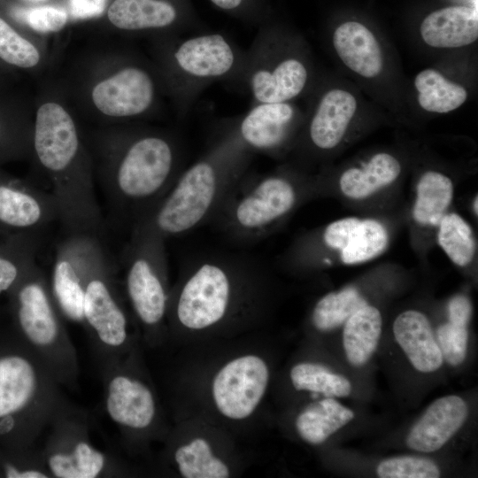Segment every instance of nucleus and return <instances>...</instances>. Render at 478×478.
I'll use <instances>...</instances> for the list:
<instances>
[{"label": "nucleus", "mask_w": 478, "mask_h": 478, "mask_svg": "<svg viewBox=\"0 0 478 478\" xmlns=\"http://www.w3.org/2000/svg\"><path fill=\"white\" fill-rule=\"evenodd\" d=\"M343 333V348L348 361L355 366L366 364L378 345L382 332L379 310L365 305L345 322Z\"/></svg>", "instance_id": "27"}, {"label": "nucleus", "mask_w": 478, "mask_h": 478, "mask_svg": "<svg viewBox=\"0 0 478 478\" xmlns=\"http://www.w3.org/2000/svg\"><path fill=\"white\" fill-rule=\"evenodd\" d=\"M357 102L350 92L333 89L320 99L310 120L308 134L312 143L319 149L335 147L354 116Z\"/></svg>", "instance_id": "21"}, {"label": "nucleus", "mask_w": 478, "mask_h": 478, "mask_svg": "<svg viewBox=\"0 0 478 478\" xmlns=\"http://www.w3.org/2000/svg\"><path fill=\"white\" fill-rule=\"evenodd\" d=\"M0 478H51L42 451L35 445L0 446Z\"/></svg>", "instance_id": "35"}, {"label": "nucleus", "mask_w": 478, "mask_h": 478, "mask_svg": "<svg viewBox=\"0 0 478 478\" xmlns=\"http://www.w3.org/2000/svg\"><path fill=\"white\" fill-rule=\"evenodd\" d=\"M112 161L102 189L112 208L132 226L158 203L181 172L177 145L159 134L130 137Z\"/></svg>", "instance_id": "3"}, {"label": "nucleus", "mask_w": 478, "mask_h": 478, "mask_svg": "<svg viewBox=\"0 0 478 478\" xmlns=\"http://www.w3.org/2000/svg\"><path fill=\"white\" fill-rule=\"evenodd\" d=\"M0 58L22 68L36 66L40 60L37 49L0 18Z\"/></svg>", "instance_id": "36"}, {"label": "nucleus", "mask_w": 478, "mask_h": 478, "mask_svg": "<svg viewBox=\"0 0 478 478\" xmlns=\"http://www.w3.org/2000/svg\"><path fill=\"white\" fill-rule=\"evenodd\" d=\"M381 478H437L440 470L436 464L426 458L400 456L382 460L377 467Z\"/></svg>", "instance_id": "37"}, {"label": "nucleus", "mask_w": 478, "mask_h": 478, "mask_svg": "<svg viewBox=\"0 0 478 478\" xmlns=\"http://www.w3.org/2000/svg\"><path fill=\"white\" fill-rule=\"evenodd\" d=\"M216 9L241 22L257 27L271 19L266 0H208Z\"/></svg>", "instance_id": "38"}, {"label": "nucleus", "mask_w": 478, "mask_h": 478, "mask_svg": "<svg viewBox=\"0 0 478 478\" xmlns=\"http://www.w3.org/2000/svg\"><path fill=\"white\" fill-rule=\"evenodd\" d=\"M296 120V109L289 102L256 103L232 128L252 154H274L288 141Z\"/></svg>", "instance_id": "18"}, {"label": "nucleus", "mask_w": 478, "mask_h": 478, "mask_svg": "<svg viewBox=\"0 0 478 478\" xmlns=\"http://www.w3.org/2000/svg\"><path fill=\"white\" fill-rule=\"evenodd\" d=\"M6 295L12 331L62 387L75 389L80 374L77 351L43 271L35 263Z\"/></svg>", "instance_id": "4"}, {"label": "nucleus", "mask_w": 478, "mask_h": 478, "mask_svg": "<svg viewBox=\"0 0 478 478\" xmlns=\"http://www.w3.org/2000/svg\"><path fill=\"white\" fill-rule=\"evenodd\" d=\"M335 248L341 251L345 264H358L381 254L389 241L388 233L380 222L351 217L339 220L334 230Z\"/></svg>", "instance_id": "24"}, {"label": "nucleus", "mask_w": 478, "mask_h": 478, "mask_svg": "<svg viewBox=\"0 0 478 478\" xmlns=\"http://www.w3.org/2000/svg\"><path fill=\"white\" fill-rule=\"evenodd\" d=\"M467 415V405L460 397H440L428 406L411 428L406 443L418 451H436L462 427Z\"/></svg>", "instance_id": "19"}, {"label": "nucleus", "mask_w": 478, "mask_h": 478, "mask_svg": "<svg viewBox=\"0 0 478 478\" xmlns=\"http://www.w3.org/2000/svg\"><path fill=\"white\" fill-rule=\"evenodd\" d=\"M477 200H478V197H476L475 199H474V210L475 214L478 213V212H477V204H478Z\"/></svg>", "instance_id": "44"}, {"label": "nucleus", "mask_w": 478, "mask_h": 478, "mask_svg": "<svg viewBox=\"0 0 478 478\" xmlns=\"http://www.w3.org/2000/svg\"><path fill=\"white\" fill-rule=\"evenodd\" d=\"M156 85L144 68L123 67L97 83L92 91L96 107L104 115L118 118L140 116L150 110L155 100Z\"/></svg>", "instance_id": "17"}, {"label": "nucleus", "mask_w": 478, "mask_h": 478, "mask_svg": "<svg viewBox=\"0 0 478 478\" xmlns=\"http://www.w3.org/2000/svg\"><path fill=\"white\" fill-rule=\"evenodd\" d=\"M333 45L344 65L358 74L373 78L381 73L383 66L381 46L361 23L348 21L337 27Z\"/></svg>", "instance_id": "23"}, {"label": "nucleus", "mask_w": 478, "mask_h": 478, "mask_svg": "<svg viewBox=\"0 0 478 478\" xmlns=\"http://www.w3.org/2000/svg\"><path fill=\"white\" fill-rule=\"evenodd\" d=\"M196 262L170 292L166 318L184 330L203 331L234 309L243 266L238 259L222 257Z\"/></svg>", "instance_id": "6"}, {"label": "nucleus", "mask_w": 478, "mask_h": 478, "mask_svg": "<svg viewBox=\"0 0 478 478\" xmlns=\"http://www.w3.org/2000/svg\"><path fill=\"white\" fill-rule=\"evenodd\" d=\"M423 41L435 48H458L478 37L477 11L467 6H450L428 15L420 27Z\"/></svg>", "instance_id": "22"}, {"label": "nucleus", "mask_w": 478, "mask_h": 478, "mask_svg": "<svg viewBox=\"0 0 478 478\" xmlns=\"http://www.w3.org/2000/svg\"><path fill=\"white\" fill-rule=\"evenodd\" d=\"M47 428L49 434L42 451L51 478H100L123 474L119 462L92 443L87 412L67 399Z\"/></svg>", "instance_id": "10"}, {"label": "nucleus", "mask_w": 478, "mask_h": 478, "mask_svg": "<svg viewBox=\"0 0 478 478\" xmlns=\"http://www.w3.org/2000/svg\"><path fill=\"white\" fill-rule=\"evenodd\" d=\"M393 334L418 371L431 373L442 366L443 358L437 341L428 320L421 312L409 310L400 313L394 321Z\"/></svg>", "instance_id": "20"}, {"label": "nucleus", "mask_w": 478, "mask_h": 478, "mask_svg": "<svg viewBox=\"0 0 478 478\" xmlns=\"http://www.w3.org/2000/svg\"><path fill=\"white\" fill-rule=\"evenodd\" d=\"M57 203L49 191L0 173V235L43 233L58 220Z\"/></svg>", "instance_id": "15"}, {"label": "nucleus", "mask_w": 478, "mask_h": 478, "mask_svg": "<svg viewBox=\"0 0 478 478\" xmlns=\"http://www.w3.org/2000/svg\"><path fill=\"white\" fill-rule=\"evenodd\" d=\"M245 50L227 35L201 31L173 42L166 71L179 112L189 113L209 86L240 82Z\"/></svg>", "instance_id": "5"}, {"label": "nucleus", "mask_w": 478, "mask_h": 478, "mask_svg": "<svg viewBox=\"0 0 478 478\" xmlns=\"http://www.w3.org/2000/svg\"><path fill=\"white\" fill-rule=\"evenodd\" d=\"M42 234L27 233L0 238V297L7 294L36 263Z\"/></svg>", "instance_id": "26"}, {"label": "nucleus", "mask_w": 478, "mask_h": 478, "mask_svg": "<svg viewBox=\"0 0 478 478\" xmlns=\"http://www.w3.org/2000/svg\"><path fill=\"white\" fill-rule=\"evenodd\" d=\"M127 31H192L202 24L190 0H114L107 12Z\"/></svg>", "instance_id": "16"}, {"label": "nucleus", "mask_w": 478, "mask_h": 478, "mask_svg": "<svg viewBox=\"0 0 478 478\" xmlns=\"http://www.w3.org/2000/svg\"><path fill=\"white\" fill-rule=\"evenodd\" d=\"M134 348L99 368L104 407L127 443H140L153 434L158 422L155 392L135 367Z\"/></svg>", "instance_id": "12"}, {"label": "nucleus", "mask_w": 478, "mask_h": 478, "mask_svg": "<svg viewBox=\"0 0 478 478\" xmlns=\"http://www.w3.org/2000/svg\"><path fill=\"white\" fill-rule=\"evenodd\" d=\"M400 172L401 166L397 158L388 153H378L363 169L346 170L340 178V188L351 198H364L391 183Z\"/></svg>", "instance_id": "29"}, {"label": "nucleus", "mask_w": 478, "mask_h": 478, "mask_svg": "<svg viewBox=\"0 0 478 478\" xmlns=\"http://www.w3.org/2000/svg\"><path fill=\"white\" fill-rule=\"evenodd\" d=\"M297 201L292 182L273 173L243 178L233 188L213 217L232 240L253 243L262 239L288 214Z\"/></svg>", "instance_id": "8"}, {"label": "nucleus", "mask_w": 478, "mask_h": 478, "mask_svg": "<svg viewBox=\"0 0 478 478\" xmlns=\"http://www.w3.org/2000/svg\"><path fill=\"white\" fill-rule=\"evenodd\" d=\"M436 341L445 359L451 366L461 364L466 355L468 332L466 327L451 322L443 324L436 331Z\"/></svg>", "instance_id": "40"}, {"label": "nucleus", "mask_w": 478, "mask_h": 478, "mask_svg": "<svg viewBox=\"0 0 478 478\" xmlns=\"http://www.w3.org/2000/svg\"><path fill=\"white\" fill-rule=\"evenodd\" d=\"M172 460L184 478H227L231 475L229 466L213 451L210 443L195 437L172 450Z\"/></svg>", "instance_id": "28"}, {"label": "nucleus", "mask_w": 478, "mask_h": 478, "mask_svg": "<svg viewBox=\"0 0 478 478\" xmlns=\"http://www.w3.org/2000/svg\"><path fill=\"white\" fill-rule=\"evenodd\" d=\"M252 153L230 128L201 158L180 173L158 203L131 228V235L163 241L213 219L246 173Z\"/></svg>", "instance_id": "1"}, {"label": "nucleus", "mask_w": 478, "mask_h": 478, "mask_svg": "<svg viewBox=\"0 0 478 478\" xmlns=\"http://www.w3.org/2000/svg\"><path fill=\"white\" fill-rule=\"evenodd\" d=\"M289 376L297 390L322 394L326 397H347L351 391L348 379L318 363L297 364L292 367Z\"/></svg>", "instance_id": "32"}, {"label": "nucleus", "mask_w": 478, "mask_h": 478, "mask_svg": "<svg viewBox=\"0 0 478 478\" xmlns=\"http://www.w3.org/2000/svg\"><path fill=\"white\" fill-rule=\"evenodd\" d=\"M100 236L66 234L56 246L49 285L53 299L63 317L83 324L85 281L92 253Z\"/></svg>", "instance_id": "14"}, {"label": "nucleus", "mask_w": 478, "mask_h": 478, "mask_svg": "<svg viewBox=\"0 0 478 478\" xmlns=\"http://www.w3.org/2000/svg\"><path fill=\"white\" fill-rule=\"evenodd\" d=\"M286 46L285 37L271 19L258 27L245 50L239 82L248 89L251 104L290 102L305 90L308 67Z\"/></svg>", "instance_id": "9"}, {"label": "nucleus", "mask_w": 478, "mask_h": 478, "mask_svg": "<svg viewBox=\"0 0 478 478\" xmlns=\"http://www.w3.org/2000/svg\"><path fill=\"white\" fill-rule=\"evenodd\" d=\"M269 367L256 354L237 356L215 373L211 383L214 407L223 417L242 420L259 406L268 387Z\"/></svg>", "instance_id": "13"}, {"label": "nucleus", "mask_w": 478, "mask_h": 478, "mask_svg": "<svg viewBox=\"0 0 478 478\" xmlns=\"http://www.w3.org/2000/svg\"><path fill=\"white\" fill-rule=\"evenodd\" d=\"M29 2H33V3H42V2H45L47 0H27Z\"/></svg>", "instance_id": "45"}, {"label": "nucleus", "mask_w": 478, "mask_h": 478, "mask_svg": "<svg viewBox=\"0 0 478 478\" xmlns=\"http://www.w3.org/2000/svg\"><path fill=\"white\" fill-rule=\"evenodd\" d=\"M354 418L353 412L333 397L308 405L299 412L295 426L299 436L310 444H320Z\"/></svg>", "instance_id": "25"}, {"label": "nucleus", "mask_w": 478, "mask_h": 478, "mask_svg": "<svg viewBox=\"0 0 478 478\" xmlns=\"http://www.w3.org/2000/svg\"><path fill=\"white\" fill-rule=\"evenodd\" d=\"M165 242L131 235L124 254V289L133 313L150 338L164 327L170 291Z\"/></svg>", "instance_id": "11"}, {"label": "nucleus", "mask_w": 478, "mask_h": 478, "mask_svg": "<svg viewBox=\"0 0 478 478\" xmlns=\"http://www.w3.org/2000/svg\"><path fill=\"white\" fill-rule=\"evenodd\" d=\"M113 267L99 239L85 281L82 324L99 368L122 358L133 348L129 320Z\"/></svg>", "instance_id": "7"}, {"label": "nucleus", "mask_w": 478, "mask_h": 478, "mask_svg": "<svg viewBox=\"0 0 478 478\" xmlns=\"http://www.w3.org/2000/svg\"><path fill=\"white\" fill-rule=\"evenodd\" d=\"M438 243L458 266L467 265L474 258L475 243L469 225L458 214L443 215L439 223Z\"/></svg>", "instance_id": "34"}, {"label": "nucleus", "mask_w": 478, "mask_h": 478, "mask_svg": "<svg viewBox=\"0 0 478 478\" xmlns=\"http://www.w3.org/2000/svg\"><path fill=\"white\" fill-rule=\"evenodd\" d=\"M414 85L419 104L431 112H451L462 105L467 97L464 87L447 80L432 68L420 72L415 77Z\"/></svg>", "instance_id": "30"}, {"label": "nucleus", "mask_w": 478, "mask_h": 478, "mask_svg": "<svg viewBox=\"0 0 478 478\" xmlns=\"http://www.w3.org/2000/svg\"><path fill=\"white\" fill-rule=\"evenodd\" d=\"M105 0H70L72 14L76 18H89L100 14Z\"/></svg>", "instance_id": "42"}, {"label": "nucleus", "mask_w": 478, "mask_h": 478, "mask_svg": "<svg viewBox=\"0 0 478 478\" xmlns=\"http://www.w3.org/2000/svg\"><path fill=\"white\" fill-rule=\"evenodd\" d=\"M61 387L12 329L0 336V446L35 445L66 400Z\"/></svg>", "instance_id": "2"}, {"label": "nucleus", "mask_w": 478, "mask_h": 478, "mask_svg": "<svg viewBox=\"0 0 478 478\" xmlns=\"http://www.w3.org/2000/svg\"><path fill=\"white\" fill-rule=\"evenodd\" d=\"M366 300L354 288L331 292L315 305L312 321L320 331L332 330L344 323L357 310L366 305Z\"/></svg>", "instance_id": "33"}, {"label": "nucleus", "mask_w": 478, "mask_h": 478, "mask_svg": "<svg viewBox=\"0 0 478 478\" xmlns=\"http://www.w3.org/2000/svg\"><path fill=\"white\" fill-rule=\"evenodd\" d=\"M13 15L19 21L40 33L58 32L66 26L68 19L65 10L48 5L17 8Z\"/></svg>", "instance_id": "39"}, {"label": "nucleus", "mask_w": 478, "mask_h": 478, "mask_svg": "<svg viewBox=\"0 0 478 478\" xmlns=\"http://www.w3.org/2000/svg\"><path fill=\"white\" fill-rule=\"evenodd\" d=\"M6 139L7 138L4 135V131L2 129L0 126V150H3L4 154L12 153L13 150L12 147H11L10 145L6 143Z\"/></svg>", "instance_id": "43"}, {"label": "nucleus", "mask_w": 478, "mask_h": 478, "mask_svg": "<svg viewBox=\"0 0 478 478\" xmlns=\"http://www.w3.org/2000/svg\"><path fill=\"white\" fill-rule=\"evenodd\" d=\"M453 195L452 181L446 175L429 171L417 185V198L413 208L416 221L423 225H439Z\"/></svg>", "instance_id": "31"}, {"label": "nucleus", "mask_w": 478, "mask_h": 478, "mask_svg": "<svg viewBox=\"0 0 478 478\" xmlns=\"http://www.w3.org/2000/svg\"><path fill=\"white\" fill-rule=\"evenodd\" d=\"M448 315L451 324L466 327L472 315L471 302L463 295L455 296L449 302Z\"/></svg>", "instance_id": "41"}]
</instances>
